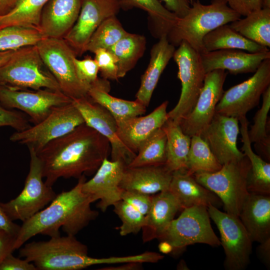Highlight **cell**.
<instances>
[{"mask_svg":"<svg viewBox=\"0 0 270 270\" xmlns=\"http://www.w3.org/2000/svg\"><path fill=\"white\" fill-rule=\"evenodd\" d=\"M122 8L120 0H82L78 18L63 38L76 56L86 52V47L93 34L106 18Z\"/></svg>","mask_w":270,"mask_h":270,"instance_id":"cell-15","label":"cell"},{"mask_svg":"<svg viewBox=\"0 0 270 270\" xmlns=\"http://www.w3.org/2000/svg\"><path fill=\"white\" fill-rule=\"evenodd\" d=\"M72 102L82 115L84 123L108 140L111 160H120L128 166L136 154L129 150L118 138L116 122L112 115L88 96L73 99Z\"/></svg>","mask_w":270,"mask_h":270,"instance_id":"cell-17","label":"cell"},{"mask_svg":"<svg viewBox=\"0 0 270 270\" xmlns=\"http://www.w3.org/2000/svg\"><path fill=\"white\" fill-rule=\"evenodd\" d=\"M146 40L144 36L128 32L108 50L116 60L118 78L124 77L143 56Z\"/></svg>","mask_w":270,"mask_h":270,"instance_id":"cell-34","label":"cell"},{"mask_svg":"<svg viewBox=\"0 0 270 270\" xmlns=\"http://www.w3.org/2000/svg\"><path fill=\"white\" fill-rule=\"evenodd\" d=\"M16 236L0 230V264L4 258L15 250Z\"/></svg>","mask_w":270,"mask_h":270,"instance_id":"cell-47","label":"cell"},{"mask_svg":"<svg viewBox=\"0 0 270 270\" xmlns=\"http://www.w3.org/2000/svg\"><path fill=\"white\" fill-rule=\"evenodd\" d=\"M257 254L260 260L268 268H270V238L260 242L257 248Z\"/></svg>","mask_w":270,"mask_h":270,"instance_id":"cell-50","label":"cell"},{"mask_svg":"<svg viewBox=\"0 0 270 270\" xmlns=\"http://www.w3.org/2000/svg\"><path fill=\"white\" fill-rule=\"evenodd\" d=\"M238 218L252 242L270 238V195L249 192Z\"/></svg>","mask_w":270,"mask_h":270,"instance_id":"cell-25","label":"cell"},{"mask_svg":"<svg viewBox=\"0 0 270 270\" xmlns=\"http://www.w3.org/2000/svg\"><path fill=\"white\" fill-rule=\"evenodd\" d=\"M241 16L232 9L227 0H212L204 4L194 0L187 14L178 18L167 36L168 42L175 47L182 41L186 42L200 54L205 52L203 39L218 27L240 18Z\"/></svg>","mask_w":270,"mask_h":270,"instance_id":"cell-4","label":"cell"},{"mask_svg":"<svg viewBox=\"0 0 270 270\" xmlns=\"http://www.w3.org/2000/svg\"><path fill=\"white\" fill-rule=\"evenodd\" d=\"M206 73L223 70L234 74L254 72L262 62L270 58V52H246L238 49H222L200 54Z\"/></svg>","mask_w":270,"mask_h":270,"instance_id":"cell-20","label":"cell"},{"mask_svg":"<svg viewBox=\"0 0 270 270\" xmlns=\"http://www.w3.org/2000/svg\"><path fill=\"white\" fill-rule=\"evenodd\" d=\"M77 76L80 80L88 89L98 79V66L94 59L90 57L83 60L74 59Z\"/></svg>","mask_w":270,"mask_h":270,"instance_id":"cell-43","label":"cell"},{"mask_svg":"<svg viewBox=\"0 0 270 270\" xmlns=\"http://www.w3.org/2000/svg\"><path fill=\"white\" fill-rule=\"evenodd\" d=\"M17 50L0 52V67L6 62L14 56Z\"/></svg>","mask_w":270,"mask_h":270,"instance_id":"cell-53","label":"cell"},{"mask_svg":"<svg viewBox=\"0 0 270 270\" xmlns=\"http://www.w3.org/2000/svg\"><path fill=\"white\" fill-rule=\"evenodd\" d=\"M165 101L152 112L144 116H137L117 124V136L124 145L136 154L140 145L168 119Z\"/></svg>","mask_w":270,"mask_h":270,"instance_id":"cell-21","label":"cell"},{"mask_svg":"<svg viewBox=\"0 0 270 270\" xmlns=\"http://www.w3.org/2000/svg\"><path fill=\"white\" fill-rule=\"evenodd\" d=\"M94 60L96 62L102 78L118 80V71L116 60L108 50L98 48L95 50Z\"/></svg>","mask_w":270,"mask_h":270,"instance_id":"cell-42","label":"cell"},{"mask_svg":"<svg viewBox=\"0 0 270 270\" xmlns=\"http://www.w3.org/2000/svg\"><path fill=\"white\" fill-rule=\"evenodd\" d=\"M226 76L227 72L223 70L206 73L203 87L193 109L179 123L185 134L190 137L200 135L210 122L224 92Z\"/></svg>","mask_w":270,"mask_h":270,"instance_id":"cell-16","label":"cell"},{"mask_svg":"<svg viewBox=\"0 0 270 270\" xmlns=\"http://www.w3.org/2000/svg\"><path fill=\"white\" fill-rule=\"evenodd\" d=\"M48 0H16L14 7L0 16V30L10 26L38 29L41 14Z\"/></svg>","mask_w":270,"mask_h":270,"instance_id":"cell-36","label":"cell"},{"mask_svg":"<svg viewBox=\"0 0 270 270\" xmlns=\"http://www.w3.org/2000/svg\"><path fill=\"white\" fill-rule=\"evenodd\" d=\"M126 166L121 160L106 158L94 176L83 183L82 191L94 202L99 200L97 206L102 212H106L121 199L124 190L120 187V183Z\"/></svg>","mask_w":270,"mask_h":270,"instance_id":"cell-19","label":"cell"},{"mask_svg":"<svg viewBox=\"0 0 270 270\" xmlns=\"http://www.w3.org/2000/svg\"><path fill=\"white\" fill-rule=\"evenodd\" d=\"M262 6L263 8H270V0H261Z\"/></svg>","mask_w":270,"mask_h":270,"instance_id":"cell-55","label":"cell"},{"mask_svg":"<svg viewBox=\"0 0 270 270\" xmlns=\"http://www.w3.org/2000/svg\"><path fill=\"white\" fill-rule=\"evenodd\" d=\"M128 33L116 16H110L103 21L98 28L85 50L94 53L98 48L109 50Z\"/></svg>","mask_w":270,"mask_h":270,"instance_id":"cell-41","label":"cell"},{"mask_svg":"<svg viewBox=\"0 0 270 270\" xmlns=\"http://www.w3.org/2000/svg\"><path fill=\"white\" fill-rule=\"evenodd\" d=\"M86 180L82 176L71 190L56 195L47 207L22 222L16 238V250L37 234L60 236V228L66 234L76 236L94 220L98 212L91 208L94 201L82 190Z\"/></svg>","mask_w":270,"mask_h":270,"instance_id":"cell-2","label":"cell"},{"mask_svg":"<svg viewBox=\"0 0 270 270\" xmlns=\"http://www.w3.org/2000/svg\"><path fill=\"white\" fill-rule=\"evenodd\" d=\"M230 25L246 38L268 48L270 47V8H262Z\"/></svg>","mask_w":270,"mask_h":270,"instance_id":"cell-35","label":"cell"},{"mask_svg":"<svg viewBox=\"0 0 270 270\" xmlns=\"http://www.w3.org/2000/svg\"><path fill=\"white\" fill-rule=\"evenodd\" d=\"M16 0H0V16L8 12L14 7Z\"/></svg>","mask_w":270,"mask_h":270,"instance_id":"cell-52","label":"cell"},{"mask_svg":"<svg viewBox=\"0 0 270 270\" xmlns=\"http://www.w3.org/2000/svg\"><path fill=\"white\" fill-rule=\"evenodd\" d=\"M108 80L100 78L89 88L88 96L105 108L114 118L116 124L145 114L146 107L136 100L131 101L114 97Z\"/></svg>","mask_w":270,"mask_h":270,"instance_id":"cell-29","label":"cell"},{"mask_svg":"<svg viewBox=\"0 0 270 270\" xmlns=\"http://www.w3.org/2000/svg\"><path fill=\"white\" fill-rule=\"evenodd\" d=\"M20 226L11 220L3 211L0 202V230H4L16 236Z\"/></svg>","mask_w":270,"mask_h":270,"instance_id":"cell-49","label":"cell"},{"mask_svg":"<svg viewBox=\"0 0 270 270\" xmlns=\"http://www.w3.org/2000/svg\"><path fill=\"white\" fill-rule=\"evenodd\" d=\"M84 123L82 115L72 102L53 108L40 122L24 130L16 131L10 140L26 145L28 148L38 152L50 142L71 132Z\"/></svg>","mask_w":270,"mask_h":270,"instance_id":"cell-10","label":"cell"},{"mask_svg":"<svg viewBox=\"0 0 270 270\" xmlns=\"http://www.w3.org/2000/svg\"><path fill=\"white\" fill-rule=\"evenodd\" d=\"M270 86V58L264 60L254 74L247 80L224 92L216 112L236 118L246 116L257 106L260 98Z\"/></svg>","mask_w":270,"mask_h":270,"instance_id":"cell-13","label":"cell"},{"mask_svg":"<svg viewBox=\"0 0 270 270\" xmlns=\"http://www.w3.org/2000/svg\"><path fill=\"white\" fill-rule=\"evenodd\" d=\"M110 151L108 140L84 123L36 152L46 185L60 178H79L94 174Z\"/></svg>","mask_w":270,"mask_h":270,"instance_id":"cell-1","label":"cell"},{"mask_svg":"<svg viewBox=\"0 0 270 270\" xmlns=\"http://www.w3.org/2000/svg\"><path fill=\"white\" fill-rule=\"evenodd\" d=\"M175 46L162 36L150 50L148 66L141 78L140 88L136 94L137 101L148 107L152 93L164 68L173 57Z\"/></svg>","mask_w":270,"mask_h":270,"instance_id":"cell-28","label":"cell"},{"mask_svg":"<svg viewBox=\"0 0 270 270\" xmlns=\"http://www.w3.org/2000/svg\"><path fill=\"white\" fill-rule=\"evenodd\" d=\"M30 126V120L22 112L8 109L0 104V128L10 126L18 132Z\"/></svg>","mask_w":270,"mask_h":270,"instance_id":"cell-44","label":"cell"},{"mask_svg":"<svg viewBox=\"0 0 270 270\" xmlns=\"http://www.w3.org/2000/svg\"><path fill=\"white\" fill-rule=\"evenodd\" d=\"M203 46L205 52L222 49H238L251 53L270 51L268 48L246 38L228 24L208 34L203 39Z\"/></svg>","mask_w":270,"mask_h":270,"instance_id":"cell-31","label":"cell"},{"mask_svg":"<svg viewBox=\"0 0 270 270\" xmlns=\"http://www.w3.org/2000/svg\"><path fill=\"white\" fill-rule=\"evenodd\" d=\"M45 38L36 28L10 26L0 30V52L17 50L36 45Z\"/></svg>","mask_w":270,"mask_h":270,"instance_id":"cell-40","label":"cell"},{"mask_svg":"<svg viewBox=\"0 0 270 270\" xmlns=\"http://www.w3.org/2000/svg\"><path fill=\"white\" fill-rule=\"evenodd\" d=\"M28 150L30 168L22 190L14 198L0 202L3 211L12 221L24 222L28 220L50 204L56 196L52 186L43 180L42 164L36 152L32 148Z\"/></svg>","mask_w":270,"mask_h":270,"instance_id":"cell-7","label":"cell"},{"mask_svg":"<svg viewBox=\"0 0 270 270\" xmlns=\"http://www.w3.org/2000/svg\"><path fill=\"white\" fill-rule=\"evenodd\" d=\"M239 133L238 118L216 112L200 136L207 144L218 162L223 165L245 156L237 146Z\"/></svg>","mask_w":270,"mask_h":270,"instance_id":"cell-18","label":"cell"},{"mask_svg":"<svg viewBox=\"0 0 270 270\" xmlns=\"http://www.w3.org/2000/svg\"><path fill=\"white\" fill-rule=\"evenodd\" d=\"M180 210L177 200L168 190L152 196L142 228V241L146 242L158 239Z\"/></svg>","mask_w":270,"mask_h":270,"instance_id":"cell-26","label":"cell"},{"mask_svg":"<svg viewBox=\"0 0 270 270\" xmlns=\"http://www.w3.org/2000/svg\"><path fill=\"white\" fill-rule=\"evenodd\" d=\"M159 248L160 252L164 254H168L174 250L172 246L167 242L162 240L159 245Z\"/></svg>","mask_w":270,"mask_h":270,"instance_id":"cell-54","label":"cell"},{"mask_svg":"<svg viewBox=\"0 0 270 270\" xmlns=\"http://www.w3.org/2000/svg\"><path fill=\"white\" fill-rule=\"evenodd\" d=\"M122 8H136L145 11L148 16L152 34L157 38L168 36L178 18L168 10L159 0H120Z\"/></svg>","mask_w":270,"mask_h":270,"instance_id":"cell-32","label":"cell"},{"mask_svg":"<svg viewBox=\"0 0 270 270\" xmlns=\"http://www.w3.org/2000/svg\"><path fill=\"white\" fill-rule=\"evenodd\" d=\"M222 166L201 136H192L187 158V172L192 174L199 172H214Z\"/></svg>","mask_w":270,"mask_h":270,"instance_id":"cell-38","label":"cell"},{"mask_svg":"<svg viewBox=\"0 0 270 270\" xmlns=\"http://www.w3.org/2000/svg\"><path fill=\"white\" fill-rule=\"evenodd\" d=\"M164 6L178 18L184 17L189 10L194 0H160Z\"/></svg>","mask_w":270,"mask_h":270,"instance_id":"cell-48","label":"cell"},{"mask_svg":"<svg viewBox=\"0 0 270 270\" xmlns=\"http://www.w3.org/2000/svg\"><path fill=\"white\" fill-rule=\"evenodd\" d=\"M166 133V166L172 172L186 170L191 137L185 134L180 124L168 119L162 126Z\"/></svg>","mask_w":270,"mask_h":270,"instance_id":"cell-33","label":"cell"},{"mask_svg":"<svg viewBox=\"0 0 270 270\" xmlns=\"http://www.w3.org/2000/svg\"><path fill=\"white\" fill-rule=\"evenodd\" d=\"M261 108L257 111L254 118V124L248 131L250 142H254L258 150L264 155L266 160L270 161V136L268 133V113L270 108V86L262 95Z\"/></svg>","mask_w":270,"mask_h":270,"instance_id":"cell-39","label":"cell"},{"mask_svg":"<svg viewBox=\"0 0 270 270\" xmlns=\"http://www.w3.org/2000/svg\"><path fill=\"white\" fill-rule=\"evenodd\" d=\"M250 169V162L245 155L240 159L222 165L216 172H199L193 175L200 184L220 198L225 212L238 217L249 194L247 179Z\"/></svg>","mask_w":270,"mask_h":270,"instance_id":"cell-5","label":"cell"},{"mask_svg":"<svg viewBox=\"0 0 270 270\" xmlns=\"http://www.w3.org/2000/svg\"><path fill=\"white\" fill-rule=\"evenodd\" d=\"M168 190L177 200L180 210L194 206H222L220 198L200 184L186 170L172 172Z\"/></svg>","mask_w":270,"mask_h":270,"instance_id":"cell-23","label":"cell"},{"mask_svg":"<svg viewBox=\"0 0 270 270\" xmlns=\"http://www.w3.org/2000/svg\"><path fill=\"white\" fill-rule=\"evenodd\" d=\"M172 172L164 164L126 166L120 183L125 190L152 194L168 190Z\"/></svg>","mask_w":270,"mask_h":270,"instance_id":"cell-24","label":"cell"},{"mask_svg":"<svg viewBox=\"0 0 270 270\" xmlns=\"http://www.w3.org/2000/svg\"><path fill=\"white\" fill-rule=\"evenodd\" d=\"M0 86L16 89L60 90L36 45L18 49L0 67Z\"/></svg>","mask_w":270,"mask_h":270,"instance_id":"cell-6","label":"cell"},{"mask_svg":"<svg viewBox=\"0 0 270 270\" xmlns=\"http://www.w3.org/2000/svg\"><path fill=\"white\" fill-rule=\"evenodd\" d=\"M82 0H48L43 8L38 30L45 38H63L78 16Z\"/></svg>","mask_w":270,"mask_h":270,"instance_id":"cell-22","label":"cell"},{"mask_svg":"<svg viewBox=\"0 0 270 270\" xmlns=\"http://www.w3.org/2000/svg\"><path fill=\"white\" fill-rule=\"evenodd\" d=\"M208 212L220 234V245L226 255L228 270H243L250 263L253 242L238 217L210 206Z\"/></svg>","mask_w":270,"mask_h":270,"instance_id":"cell-12","label":"cell"},{"mask_svg":"<svg viewBox=\"0 0 270 270\" xmlns=\"http://www.w3.org/2000/svg\"><path fill=\"white\" fill-rule=\"evenodd\" d=\"M19 254L32 262L37 270H80L100 264H120L138 262V254L104 258L88 255L86 245L75 236L50 237L46 241H32L20 248Z\"/></svg>","mask_w":270,"mask_h":270,"instance_id":"cell-3","label":"cell"},{"mask_svg":"<svg viewBox=\"0 0 270 270\" xmlns=\"http://www.w3.org/2000/svg\"><path fill=\"white\" fill-rule=\"evenodd\" d=\"M158 239L168 242L174 250L196 244L214 247L220 245V241L211 226L208 208L204 206H194L183 210Z\"/></svg>","mask_w":270,"mask_h":270,"instance_id":"cell-11","label":"cell"},{"mask_svg":"<svg viewBox=\"0 0 270 270\" xmlns=\"http://www.w3.org/2000/svg\"><path fill=\"white\" fill-rule=\"evenodd\" d=\"M228 6L241 16L262 8L261 0H227Z\"/></svg>","mask_w":270,"mask_h":270,"instance_id":"cell-45","label":"cell"},{"mask_svg":"<svg viewBox=\"0 0 270 270\" xmlns=\"http://www.w3.org/2000/svg\"><path fill=\"white\" fill-rule=\"evenodd\" d=\"M178 46L172 58L178 67L181 93L176 106L168 112V117L179 124L193 109L203 87L206 72L199 52L185 41Z\"/></svg>","mask_w":270,"mask_h":270,"instance_id":"cell-8","label":"cell"},{"mask_svg":"<svg viewBox=\"0 0 270 270\" xmlns=\"http://www.w3.org/2000/svg\"><path fill=\"white\" fill-rule=\"evenodd\" d=\"M72 102V99L60 90H30L0 86V104L8 109H17L25 113L34 124L44 120L53 108Z\"/></svg>","mask_w":270,"mask_h":270,"instance_id":"cell-14","label":"cell"},{"mask_svg":"<svg viewBox=\"0 0 270 270\" xmlns=\"http://www.w3.org/2000/svg\"><path fill=\"white\" fill-rule=\"evenodd\" d=\"M240 132L243 143L242 150L250 164L247 179L248 192L270 195V164L252 150L248 134V121L246 116L240 117Z\"/></svg>","mask_w":270,"mask_h":270,"instance_id":"cell-30","label":"cell"},{"mask_svg":"<svg viewBox=\"0 0 270 270\" xmlns=\"http://www.w3.org/2000/svg\"><path fill=\"white\" fill-rule=\"evenodd\" d=\"M151 199L150 194L123 190L121 199L113 205L114 211L122 222L118 227L120 236L137 234L142 230Z\"/></svg>","mask_w":270,"mask_h":270,"instance_id":"cell-27","label":"cell"},{"mask_svg":"<svg viewBox=\"0 0 270 270\" xmlns=\"http://www.w3.org/2000/svg\"><path fill=\"white\" fill-rule=\"evenodd\" d=\"M166 133L162 126L140 145L135 157L126 166L136 167L164 164L166 161Z\"/></svg>","mask_w":270,"mask_h":270,"instance_id":"cell-37","label":"cell"},{"mask_svg":"<svg viewBox=\"0 0 270 270\" xmlns=\"http://www.w3.org/2000/svg\"><path fill=\"white\" fill-rule=\"evenodd\" d=\"M36 46L61 92L72 100L88 96V88L76 74V54L63 38H44Z\"/></svg>","mask_w":270,"mask_h":270,"instance_id":"cell-9","label":"cell"},{"mask_svg":"<svg viewBox=\"0 0 270 270\" xmlns=\"http://www.w3.org/2000/svg\"><path fill=\"white\" fill-rule=\"evenodd\" d=\"M0 270H37L35 266L26 259L8 255L0 264Z\"/></svg>","mask_w":270,"mask_h":270,"instance_id":"cell-46","label":"cell"},{"mask_svg":"<svg viewBox=\"0 0 270 270\" xmlns=\"http://www.w3.org/2000/svg\"><path fill=\"white\" fill-rule=\"evenodd\" d=\"M116 266H108L100 270H138L142 267L143 263L140 262H128Z\"/></svg>","mask_w":270,"mask_h":270,"instance_id":"cell-51","label":"cell"}]
</instances>
